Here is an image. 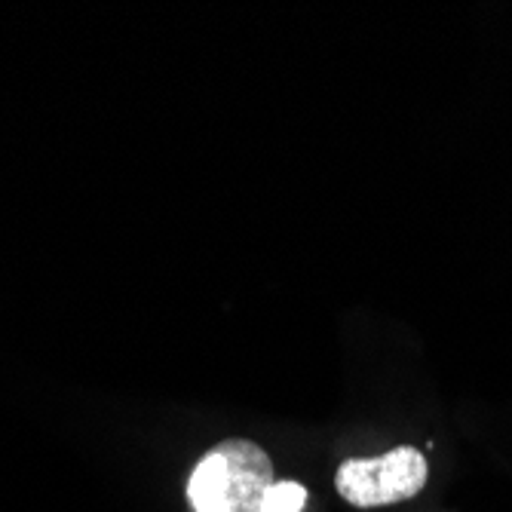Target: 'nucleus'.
Masks as SVG:
<instances>
[{
	"label": "nucleus",
	"instance_id": "2",
	"mask_svg": "<svg viewBox=\"0 0 512 512\" xmlns=\"http://www.w3.org/2000/svg\"><path fill=\"white\" fill-rule=\"evenodd\" d=\"M430 482L421 448L396 445L378 457H347L335 470V491L356 509H378L414 500Z\"/></svg>",
	"mask_w": 512,
	"mask_h": 512
},
{
	"label": "nucleus",
	"instance_id": "3",
	"mask_svg": "<svg viewBox=\"0 0 512 512\" xmlns=\"http://www.w3.org/2000/svg\"><path fill=\"white\" fill-rule=\"evenodd\" d=\"M304 503H307V488L301 482L283 479V482H273V488L267 491L264 512H301Z\"/></svg>",
	"mask_w": 512,
	"mask_h": 512
},
{
	"label": "nucleus",
	"instance_id": "1",
	"mask_svg": "<svg viewBox=\"0 0 512 512\" xmlns=\"http://www.w3.org/2000/svg\"><path fill=\"white\" fill-rule=\"evenodd\" d=\"M273 460L252 439H224L212 445L191 470V512H264L273 488Z\"/></svg>",
	"mask_w": 512,
	"mask_h": 512
}]
</instances>
